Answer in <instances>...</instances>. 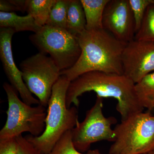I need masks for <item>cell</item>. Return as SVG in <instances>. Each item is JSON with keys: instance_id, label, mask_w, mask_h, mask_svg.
Returning <instances> with one entry per match:
<instances>
[{"instance_id": "cell-1", "label": "cell", "mask_w": 154, "mask_h": 154, "mask_svg": "<svg viewBox=\"0 0 154 154\" xmlns=\"http://www.w3.org/2000/svg\"><path fill=\"white\" fill-rule=\"evenodd\" d=\"M135 84L123 75L92 71L81 75L70 82L66 94L67 107L72 104L78 107L79 97L86 92L94 91L102 98L116 99V110L120 113L121 121L144 109L139 100Z\"/></svg>"}, {"instance_id": "cell-2", "label": "cell", "mask_w": 154, "mask_h": 154, "mask_svg": "<svg viewBox=\"0 0 154 154\" xmlns=\"http://www.w3.org/2000/svg\"><path fill=\"white\" fill-rule=\"evenodd\" d=\"M81 55L71 68L61 72L70 82L88 72L123 75L122 56L127 43L102 28L87 30L77 36Z\"/></svg>"}, {"instance_id": "cell-3", "label": "cell", "mask_w": 154, "mask_h": 154, "mask_svg": "<svg viewBox=\"0 0 154 154\" xmlns=\"http://www.w3.org/2000/svg\"><path fill=\"white\" fill-rule=\"evenodd\" d=\"M70 83L65 76H60L53 87L48 104L44 132L38 137H25L41 154L49 152L63 135L79 122L77 107H67L66 94Z\"/></svg>"}, {"instance_id": "cell-4", "label": "cell", "mask_w": 154, "mask_h": 154, "mask_svg": "<svg viewBox=\"0 0 154 154\" xmlns=\"http://www.w3.org/2000/svg\"><path fill=\"white\" fill-rule=\"evenodd\" d=\"M3 88L8 97L7 121L0 131V141L15 139L23 133L33 136L41 135L45 129L46 107L39 104L32 107L19 99L18 93L11 84L5 82Z\"/></svg>"}, {"instance_id": "cell-5", "label": "cell", "mask_w": 154, "mask_h": 154, "mask_svg": "<svg viewBox=\"0 0 154 154\" xmlns=\"http://www.w3.org/2000/svg\"><path fill=\"white\" fill-rule=\"evenodd\" d=\"M109 154H145L154 149V116L135 113L116 126Z\"/></svg>"}, {"instance_id": "cell-6", "label": "cell", "mask_w": 154, "mask_h": 154, "mask_svg": "<svg viewBox=\"0 0 154 154\" xmlns=\"http://www.w3.org/2000/svg\"><path fill=\"white\" fill-rule=\"evenodd\" d=\"M29 39L39 52L49 54L61 72L72 68L81 55L77 37L64 28L45 25Z\"/></svg>"}, {"instance_id": "cell-7", "label": "cell", "mask_w": 154, "mask_h": 154, "mask_svg": "<svg viewBox=\"0 0 154 154\" xmlns=\"http://www.w3.org/2000/svg\"><path fill=\"white\" fill-rule=\"evenodd\" d=\"M20 68L28 90L40 105L47 107L53 87L60 77V69L51 57L40 52L22 61Z\"/></svg>"}, {"instance_id": "cell-8", "label": "cell", "mask_w": 154, "mask_h": 154, "mask_svg": "<svg viewBox=\"0 0 154 154\" xmlns=\"http://www.w3.org/2000/svg\"><path fill=\"white\" fill-rule=\"evenodd\" d=\"M103 98L97 96L96 102L86 112L85 118L71 130L72 141L77 150L85 152L92 144L102 140L114 141L115 133L111 125L117 122L113 116L103 113Z\"/></svg>"}, {"instance_id": "cell-9", "label": "cell", "mask_w": 154, "mask_h": 154, "mask_svg": "<svg viewBox=\"0 0 154 154\" xmlns=\"http://www.w3.org/2000/svg\"><path fill=\"white\" fill-rule=\"evenodd\" d=\"M123 75L135 84L154 72V42L134 39L127 43L122 56Z\"/></svg>"}, {"instance_id": "cell-10", "label": "cell", "mask_w": 154, "mask_h": 154, "mask_svg": "<svg viewBox=\"0 0 154 154\" xmlns=\"http://www.w3.org/2000/svg\"><path fill=\"white\" fill-rule=\"evenodd\" d=\"M103 29L119 41L127 43L134 39L135 23L128 0H109L102 19Z\"/></svg>"}, {"instance_id": "cell-11", "label": "cell", "mask_w": 154, "mask_h": 154, "mask_svg": "<svg viewBox=\"0 0 154 154\" xmlns=\"http://www.w3.org/2000/svg\"><path fill=\"white\" fill-rule=\"evenodd\" d=\"M15 31L10 28H0V58L5 73L11 85L20 95L22 101L29 105L40 104L32 95L22 78L21 70L14 62L12 49V37Z\"/></svg>"}, {"instance_id": "cell-12", "label": "cell", "mask_w": 154, "mask_h": 154, "mask_svg": "<svg viewBox=\"0 0 154 154\" xmlns=\"http://www.w3.org/2000/svg\"><path fill=\"white\" fill-rule=\"evenodd\" d=\"M40 28L36 24L33 17L29 14L20 16L15 13L0 11V28H10L15 33L30 31L35 33Z\"/></svg>"}, {"instance_id": "cell-13", "label": "cell", "mask_w": 154, "mask_h": 154, "mask_svg": "<svg viewBox=\"0 0 154 154\" xmlns=\"http://www.w3.org/2000/svg\"><path fill=\"white\" fill-rule=\"evenodd\" d=\"M109 0H81L85 14L87 30L102 29L103 14Z\"/></svg>"}, {"instance_id": "cell-14", "label": "cell", "mask_w": 154, "mask_h": 154, "mask_svg": "<svg viewBox=\"0 0 154 154\" xmlns=\"http://www.w3.org/2000/svg\"><path fill=\"white\" fill-rule=\"evenodd\" d=\"M85 14L81 0H70L66 29L76 37L86 30Z\"/></svg>"}, {"instance_id": "cell-15", "label": "cell", "mask_w": 154, "mask_h": 154, "mask_svg": "<svg viewBox=\"0 0 154 154\" xmlns=\"http://www.w3.org/2000/svg\"><path fill=\"white\" fill-rule=\"evenodd\" d=\"M57 0H26V12L42 27L47 25L51 9Z\"/></svg>"}, {"instance_id": "cell-16", "label": "cell", "mask_w": 154, "mask_h": 154, "mask_svg": "<svg viewBox=\"0 0 154 154\" xmlns=\"http://www.w3.org/2000/svg\"><path fill=\"white\" fill-rule=\"evenodd\" d=\"M138 98L144 108L154 109V72L146 75L135 85Z\"/></svg>"}, {"instance_id": "cell-17", "label": "cell", "mask_w": 154, "mask_h": 154, "mask_svg": "<svg viewBox=\"0 0 154 154\" xmlns=\"http://www.w3.org/2000/svg\"><path fill=\"white\" fill-rule=\"evenodd\" d=\"M134 39L154 42V5L151 4L146 10L141 25Z\"/></svg>"}, {"instance_id": "cell-18", "label": "cell", "mask_w": 154, "mask_h": 154, "mask_svg": "<svg viewBox=\"0 0 154 154\" xmlns=\"http://www.w3.org/2000/svg\"><path fill=\"white\" fill-rule=\"evenodd\" d=\"M70 0H57L51 9L47 25L66 29L68 9Z\"/></svg>"}, {"instance_id": "cell-19", "label": "cell", "mask_w": 154, "mask_h": 154, "mask_svg": "<svg viewBox=\"0 0 154 154\" xmlns=\"http://www.w3.org/2000/svg\"><path fill=\"white\" fill-rule=\"evenodd\" d=\"M46 154H104L98 149L89 150L86 153L77 150L72 141L71 130L65 133L51 151Z\"/></svg>"}, {"instance_id": "cell-20", "label": "cell", "mask_w": 154, "mask_h": 154, "mask_svg": "<svg viewBox=\"0 0 154 154\" xmlns=\"http://www.w3.org/2000/svg\"><path fill=\"white\" fill-rule=\"evenodd\" d=\"M135 23V33L140 28L146 10L151 3L149 0H128Z\"/></svg>"}, {"instance_id": "cell-21", "label": "cell", "mask_w": 154, "mask_h": 154, "mask_svg": "<svg viewBox=\"0 0 154 154\" xmlns=\"http://www.w3.org/2000/svg\"><path fill=\"white\" fill-rule=\"evenodd\" d=\"M26 0H1L0 11L6 13L26 11Z\"/></svg>"}, {"instance_id": "cell-22", "label": "cell", "mask_w": 154, "mask_h": 154, "mask_svg": "<svg viewBox=\"0 0 154 154\" xmlns=\"http://www.w3.org/2000/svg\"><path fill=\"white\" fill-rule=\"evenodd\" d=\"M16 139L17 142V154H41L22 135L16 138Z\"/></svg>"}, {"instance_id": "cell-23", "label": "cell", "mask_w": 154, "mask_h": 154, "mask_svg": "<svg viewBox=\"0 0 154 154\" xmlns=\"http://www.w3.org/2000/svg\"><path fill=\"white\" fill-rule=\"evenodd\" d=\"M17 142L16 138L0 141V154H17Z\"/></svg>"}, {"instance_id": "cell-24", "label": "cell", "mask_w": 154, "mask_h": 154, "mask_svg": "<svg viewBox=\"0 0 154 154\" xmlns=\"http://www.w3.org/2000/svg\"><path fill=\"white\" fill-rule=\"evenodd\" d=\"M145 154H154V149L151 152H149Z\"/></svg>"}, {"instance_id": "cell-25", "label": "cell", "mask_w": 154, "mask_h": 154, "mask_svg": "<svg viewBox=\"0 0 154 154\" xmlns=\"http://www.w3.org/2000/svg\"><path fill=\"white\" fill-rule=\"evenodd\" d=\"M149 2L151 4L154 5V0H149Z\"/></svg>"}]
</instances>
